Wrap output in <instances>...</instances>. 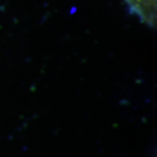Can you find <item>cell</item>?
Segmentation results:
<instances>
[{"label":"cell","mask_w":157,"mask_h":157,"mask_svg":"<svg viewBox=\"0 0 157 157\" xmlns=\"http://www.w3.org/2000/svg\"><path fill=\"white\" fill-rule=\"evenodd\" d=\"M132 8L146 21L154 22L156 14V0H127Z\"/></svg>","instance_id":"1"}]
</instances>
